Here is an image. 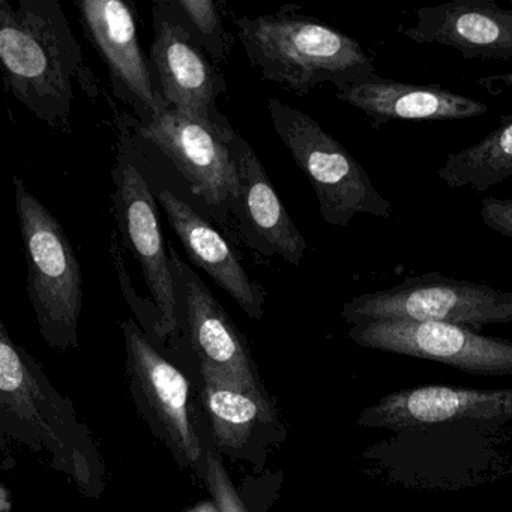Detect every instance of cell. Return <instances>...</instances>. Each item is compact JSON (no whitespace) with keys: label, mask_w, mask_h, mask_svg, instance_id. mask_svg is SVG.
I'll list each match as a JSON object with an SVG mask.
<instances>
[{"label":"cell","mask_w":512,"mask_h":512,"mask_svg":"<svg viewBox=\"0 0 512 512\" xmlns=\"http://www.w3.org/2000/svg\"><path fill=\"white\" fill-rule=\"evenodd\" d=\"M0 431L64 473L80 493L97 499L106 487V469L91 431L73 403L50 382L40 362L11 337L0 320Z\"/></svg>","instance_id":"cell-2"},{"label":"cell","mask_w":512,"mask_h":512,"mask_svg":"<svg viewBox=\"0 0 512 512\" xmlns=\"http://www.w3.org/2000/svg\"><path fill=\"white\" fill-rule=\"evenodd\" d=\"M131 397L154 436L176 463L205 481V425L190 380L149 340L134 320L122 322Z\"/></svg>","instance_id":"cell-5"},{"label":"cell","mask_w":512,"mask_h":512,"mask_svg":"<svg viewBox=\"0 0 512 512\" xmlns=\"http://www.w3.org/2000/svg\"><path fill=\"white\" fill-rule=\"evenodd\" d=\"M16 212L28 265L26 292L38 331L52 349L79 347L83 275L76 250L58 218L14 175Z\"/></svg>","instance_id":"cell-4"},{"label":"cell","mask_w":512,"mask_h":512,"mask_svg":"<svg viewBox=\"0 0 512 512\" xmlns=\"http://www.w3.org/2000/svg\"><path fill=\"white\" fill-rule=\"evenodd\" d=\"M404 37L416 44H440L464 59L506 61L512 58V11L488 0H454L419 8Z\"/></svg>","instance_id":"cell-17"},{"label":"cell","mask_w":512,"mask_h":512,"mask_svg":"<svg viewBox=\"0 0 512 512\" xmlns=\"http://www.w3.org/2000/svg\"><path fill=\"white\" fill-rule=\"evenodd\" d=\"M335 95L377 125L392 121H463L488 112L485 104L464 95L437 86L395 82L376 73L341 86Z\"/></svg>","instance_id":"cell-19"},{"label":"cell","mask_w":512,"mask_h":512,"mask_svg":"<svg viewBox=\"0 0 512 512\" xmlns=\"http://www.w3.org/2000/svg\"><path fill=\"white\" fill-rule=\"evenodd\" d=\"M166 7L215 64H226L235 40L224 26V2L166 0Z\"/></svg>","instance_id":"cell-21"},{"label":"cell","mask_w":512,"mask_h":512,"mask_svg":"<svg viewBox=\"0 0 512 512\" xmlns=\"http://www.w3.org/2000/svg\"><path fill=\"white\" fill-rule=\"evenodd\" d=\"M199 380L200 406L217 451L232 460L262 466L269 448L284 437L269 395L242 391L202 373Z\"/></svg>","instance_id":"cell-16"},{"label":"cell","mask_w":512,"mask_h":512,"mask_svg":"<svg viewBox=\"0 0 512 512\" xmlns=\"http://www.w3.org/2000/svg\"><path fill=\"white\" fill-rule=\"evenodd\" d=\"M481 220L488 229L512 241V199L487 197L482 200Z\"/></svg>","instance_id":"cell-23"},{"label":"cell","mask_w":512,"mask_h":512,"mask_svg":"<svg viewBox=\"0 0 512 512\" xmlns=\"http://www.w3.org/2000/svg\"><path fill=\"white\" fill-rule=\"evenodd\" d=\"M184 512H220V509L215 505L214 500H200V502L194 503L193 506L185 509Z\"/></svg>","instance_id":"cell-24"},{"label":"cell","mask_w":512,"mask_h":512,"mask_svg":"<svg viewBox=\"0 0 512 512\" xmlns=\"http://www.w3.org/2000/svg\"><path fill=\"white\" fill-rule=\"evenodd\" d=\"M347 335L365 349L440 362L476 376L512 374V340L485 337L466 326L383 320L350 326Z\"/></svg>","instance_id":"cell-11"},{"label":"cell","mask_w":512,"mask_h":512,"mask_svg":"<svg viewBox=\"0 0 512 512\" xmlns=\"http://www.w3.org/2000/svg\"><path fill=\"white\" fill-rule=\"evenodd\" d=\"M157 200L193 265L203 269L250 319H262L265 287L248 274L229 241L172 191L161 190Z\"/></svg>","instance_id":"cell-18"},{"label":"cell","mask_w":512,"mask_h":512,"mask_svg":"<svg viewBox=\"0 0 512 512\" xmlns=\"http://www.w3.org/2000/svg\"><path fill=\"white\" fill-rule=\"evenodd\" d=\"M232 154L238 170V193L229 211L245 244L260 256L281 257L289 265H301L307 241L284 208L256 151L238 131L232 140Z\"/></svg>","instance_id":"cell-14"},{"label":"cell","mask_w":512,"mask_h":512,"mask_svg":"<svg viewBox=\"0 0 512 512\" xmlns=\"http://www.w3.org/2000/svg\"><path fill=\"white\" fill-rule=\"evenodd\" d=\"M83 34L109 71L116 98L148 122L169 110L137 34L136 5L124 0L76 2Z\"/></svg>","instance_id":"cell-12"},{"label":"cell","mask_w":512,"mask_h":512,"mask_svg":"<svg viewBox=\"0 0 512 512\" xmlns=\"http://www.w3.org/2000/svg\"><path fill=\"white\" fill-rule=\"evenodd\" d=\"M275 133L302 170L329 226L346 227L356 215L389 220L391 202L379 193L367 170L322 125L280 100L268 101Z\"/></svg>","instance_id":"cell-6"},{"label":"cell","mask_w":512,"mask_h":512,"mask_svg":"<svg viewBox=\"0 0 512 512\" xmlns=\"http://www.w3.org/2000/svg\"><path fill=\"white\" fill-rule=\"evenodd\" d=\"M179 304V328L184 329L197 358V370L233 388L268 394L247 341L205 281L169 244Z\"/></svg>","instance_id":"cell-9"},{"label":"cell","mask_w":512,"mask_h":512,"mask_svg":"<svg viewBox=\"0 0 512 512\" xmlns=\"http://www.w3.org/2000/svg\"><path fill=\"white\" fill-rule=\"evenodd\" d=\"M350 326L383 320L437 322L458 326L512 322V292L457 280L440 272L410 275L397 286L356 296L343 305Z\"/></svg>","instance_id":"cell-7"},{"label":"cell","mask_w":512,"mask_h":512,"mask_svg":"<svg viewBox=\"0 0 512 512\" xmlns=\"http://www.w3.org/2000/svg\"><path fill=\"white\" fill-rule=\"evenodd\" d=\"M152 17L154 41L149 62L169 109L202 121L220 118L217 101L226 94L227 83L218 65L176 22L166 0L152 5Z\"/></svg>","instance_id":"cell-13"},{"label":"cell","mask_w":512,"mask_h":512,"mask_svg":"<svg viewBox=\"0 0 512 512\" xmlns=\"http://www.w3.org/2000/svg\"><path fill=\"white\" fill-rule=\"evenodd\" d=\"M136 128L184 176L194 196L211 208L229 209L238 193V170L232 154L236 130L226 116L202 121L169 109Z\"/></svg>","instance_id":"cell-10"},{"label":"cell","mask_w":512,"mask_h":512,"mask_svg":"<svg viewBox=\"0 0 512 512\" xmlns=\"http://www.w3.org/2000/svg\"><path fill=\"white\" fill-rule=\"evenodd\" d=\"M205 446H206V472L205 487L211 493L212 500L218 506L220 512H248L241 496L236 491L235 484L221 460V454L212 442L209 433L208 422L205 425Z\"/></svg>","instance_id":"cell-22"},{"label":"cell","mask_w":512,"mask_h":512,"mask_svg":"<svg viewBox=\"0 0 512 512\" xmlns=\"http://www.w3.org/2000/svg\"><path fill=\"white\" fill-rule=\"evenodd\" d=\"M0 65L7 94L65 136L71 133L74 86L92 101L100 95L58 0H0Z\"/></svg>","instance_id":"cell-1"},{"label":"cell","mask_w":512,"mask_h":512,"mask_svg":"<svg viewBox=\"0 0 512 512\" xmlns=\"http://www.w3.org/2000/svg\"><path fill=\"white\" fill-rule=\"evenodd\" d=\"M115 191L110 194L112 214L122 242L136 257L155 305V334L161 341L178 335L179 304L170 254L161 232L157 202L136 164L119 152L112 172Z\"/></svg>","instance_id":"cell-8"},{"label":"cell","mask_w":512,"mask_h":512,"mask_svg":"<svg viewBox=\"0 0 512 512\" xmlns=\"http://www.w3.org/2000/svg\"><path fill=\"white\" fill-rule=\"evenodd\" d=\"M512 178V115L481 142L449 154L439 170V179L449 188H472L485 193Z\"/></svg>","instance_id":"cell-20"},{"label":"cell","mask_w":512,"mask_h":512,"mask_svg":"<svg viewBox=\"0 0 512 512\" xmlns=\"http://www.w3.org/2000/svg\"><path fill=\"white\" fill-rule=\"evenodd\" d=\"M233 23L262 79L301 97L326 83L338 89L376 73L353 38L292 7L254 19L233 17Z\"/></svg>","instance_id":"cell-3"},{"label":"cell","mask_w":512,"mask_h":512,"mask_svg":"<svg viewBox=\"0 0 512 512\" xmlns=\"http://www.w3.org/2000/svg\"><path fill=\"white\" fill-rule=\"evenodd\" d=\"M512 418V389L419 386L400 389L362 410L358 424L409 430L446 422L506 421Z\"/></svg>","instance_id":"cell-15"}]
</instances>
